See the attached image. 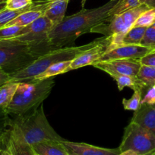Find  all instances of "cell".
<instances>
[{"instance_id":"6da1fadb","label":"cell","mask_w":155,"mask_h":155,"mask_svg":"<svg viewBox=\"0 0 155 155\" xmlns=\"http://www.w3.org/2000/svg\"><path fill=\"white\" fill-rule=\"evenodd\" d=\"M117 0H110L103 5L91 9L82 8L80 12L65 17L63 21L54 26L45 43L46 52L56 48L71 46L74 41L91 29L106 21Z\"/></svg>"},{"instance_id":"7a4b0ae2","label":"cell","mask_w":155,"mask_h":155,"mask_svg":"<svg viewBox=\"0 0 155 155\" xmlns=\"http://www.w3.org/2000/svg\"><path fill=\"white\" fill-rule=\"evenodd\" d=\"M54 86L53 77L20 81L13 99L5 109L6 114L20 116L36 108L48 98Z\"/></svg>"},{"instance_id":"3957f363","label":"cell","mask_w":155,"mask_h":155,"mask_svg":"<svg viewBox=\"0 0 155 155\" xmlns=\"http://www.w3.org/2000/svg\"><path fill=\"white\" fill-rule=\"evenodd\" d=\"M100 38L95 39L90 43L81 46H68L51 50L43 54L28 64L21 68L16 72L10 74V80L12 81H24L34 79L40 74L43 73L52 64L63 61L73 60L76 56L80 54L85 50L97 44Z\"/></svg>"},{"instance_id":"277c9868","label":"cell","mask_w":155,"mask_h":155,"mask_svg":"<svg viewBox=\"0 0 155 155\" xmlns=\"http://www.w3.org/2000/svg\"><path fill=\"white\" fill-rule=\"evenodd\" d=\"M19 130L26 142L32 145L43 141H62V139L52 127L43 110V105L10 120Z\"/></svg>"},{"instance_id":"5b68a950","label":"cell","mask_w":155,"mask_h":155,"mask_svg":"<svg viewBox=\"0 0 155 155\" xmlns=\"http://www.w3.org/2000/svg\"><path fill=\"white\" fill-rule=\"evenodd\" d=\"M39 47L16 39H0V68L16 72L41 55Z\"/></svg>"},{"instance_id":"8992f818","label":"cell","mask_w":155,"mask_h":155,"mask_svg":"<svg viewBox=\"0 0 155 155\" xmlns=\"http://www.w3.org/2000/svg\"><path fill=\"white\" fill-rule=\"evenodd\" d=\"M118 148L120 152L132 150L138 155H144L155 150V136L131 121L125 128L122 140Z\"/></svg>"},{"instance_id":"52a82bcc","label":"cell","mask_w":155,"mask_h":155,"mask_svg":"<svg viewBox=\"0 0 155 155\" xmlns=\"http://www.w3.org/2000/svg\"><path fill=\"white\" fill-rule=\"evenodd\" d=\"M27 27V31L25 34L14 39L36 45L40 48L42 54L46 53L45 43L49 33L54 27V24L43 15Z\"/></svg>"},{"instance_id":"ba28073f","label":"cell","mask_w":155,"mask_h":155,"mask_svg":"<svg viewBox=\"0 0 155 155\" xmlns=\"http://www.w3.org/2000/svg\"><path fill=\"white\" fill-rule=\"evenodd\" d=\"M5 129L0 134V148L8 150L12 155H35L33 147L25 142L17 127L8 120Z\"/></svg>"},{"instance_id":"9c48e42d","label":"cell","mask_w":155,"mask_h":155,"mask_svg":"<svg viewBox=\"0 0 155 155\" xmlns=\"http://www.w3.org/2000/svg\"><path fill=\"white\" fill-rule=\"evenodd\" d=\"M109 44H110L109 36H103L100 38L98 43L85 50L84 51L76 56L73 60H71V64L66 69L65 73L88 65H92L93 64L100 60L103 54L109 49Z\"/></svg>"},{"instance_id":"30bf717a","label":"cell","mask_w":155,"mask_h":155,"mask_svg":"<svg viewBox=\"0 0 155 155\" xmlns=\"http://www.w3.org/2000/svg\"><path fill=\"white\" fill-rule=\"evenodd\" d=\"M93 67L104 71L109 76L129 75L137 76L141 64L139 60L134 59H115L109 61H100L92 64Z\"/></svg>"},{"instance_id":"8fae6325","label":"cell","mask_w":155,"mask_h":155,"mask_svg":"<svg viewBox=\"0 0 155 155\" xmlns=\"http://www.w3.org/2000/svg\"><path fill=\"white\" fill-rule=\"evenodd\" d=\"M153 51L151 48H147L141 45H122L109 49L103 54L100 61L115 60V59H134L139 60L150 51Z\"/></svg>"},{"instance_id":"7c38bea8","label":"cell","mask_w":155,"mask_h":155,"mask_svg":"<svg viewBox=\"0 0 155 155\" xmlns=\"http://www.w3.org/2000/svg\"><path fill=\"white\" fill-rule=\"evenodd\" d=\"M70 155H117L120 153L119 148H100L83 142H70L63 139L61 141Z\"/></svg>"},{"instance_id":"4fadbf2b","label":"cell","mask_w":155,"mask_h":155,"mask_svg":"<svg viewBox=\"0 0 155 155\" xmlns=\"http://www.w3.org/2000/svg\"><path fill=\"white\" fill-rule=\"evenodd\" d=\"M131 121L155 136V104H141L139 108L135 111Z\"/></svg>"},{"instance_id":"5bb4252c","label":"cell","mask_w":155,"mask_h":155,"mask_svg":"<svg viewBox=\"0 0 155 155\" xmlns=\"http://www.w3.org/2000/svg\"><path fill=\"white\" fill-rule=\"evenodd\" d=\"M70 0H52L44 12V15L54 24L62 22L65 17L68 4Z\"/></svg>"},{"instance_id":"9a60e30c","label":"cell","mask_w":155,"mask_h":155,"mask_svg":"<svg viewBox=\"0 0 155 155\" xmlns=\"http://www.w3.org/2000/svg\"><path fill=\"white\" fill-rule=\"evenodd\" d=\"M32 147L35 153L40 155H70L61 141H43Z\"/></svg>"},{"instance_id":"2e32d148","label":"cell","mask_w":155,"mask_h":155,"mask_svg":"<svg viewBox=\"0 0 155 155\" xmlns=\"http://www.w3.org/2000/svg\"><path fill=\"white\" fill-rule=\"evenodd\" d=\"M111 77L115 80L116 82L117 86L119 91H122L125 87H129L133 89L134 91H142L147 86L144 85L141 80L138 79L137 76H129V75H112Z\"/></svg>"},{"instance_id":"e0dca14e","label":"cell","mask_w":155,"mask_h":155,"mask_svg":"<svg viewBox=\"0 0 155 155\" xmlns=\"http://www.w3.org/2000/svg\"><path fill=\"white\" fill-rule=\"evenodd\" d=\"M18 84L19 82L9 80L0 86V108L2 109L5 112L13 99Z\"/></svg>"},{"instance_id":"ac0fdd59","label":"cell","mask_w":155,"mask_h":155,"mask_svg":"<svg viewBox=\"0 0 155 155\" xmlns=\"http://www.w3.org/2000/svg\"><path fill=\"white\" fill-rule=\"evenodd\" d=\"M71 60L69 61H59L57 63H55L52 64L51 66L49 67L43 73L40 74L34 79L30 80H45V79L51 78V77H54L56 76L59 75V74H65V71L68 66L71 64Z\"/></svg>"},{"instance_id":"d6986e66","label":"cell","mask_w":155,"mask_h":155,"mask_svg":"<svg viewBox=\"0 0 155 155\" xmlns=\"http://www.w3.org/2000/svg\"><path fill=\"white\" fill-rule=\"evenodd\" d=\"M146 27H132L125 34L122 39V44H125V45H140Z\"/></svg>"},{"instance_id":"ffe728a7","label":"cell","mask_w":155,"mask_h":155,"mask_svg":"<svg viewBox=\"0 0 155 155\" xmlns=\"http://www.w3.org/2000/svg\"><path fill=\"white\" fill-rule=\"evenodd\" d=\"M27 31V27L20 26H6L0 28V39H14L15 38L25 34Z\"/></svg>"},{"instance_id":"44dd1931","label":"cell","mask_w":155,"mask_h":155,"mask_svg":"<svg viewBox=\"0 0 155 155\" xmlns=\"http://www.w3.org/2000/svg\"><path fill=\"white\" fill-rule=\"evenodd\" d=\"M141 4H142L141 0H117L116 3L109 11V17L118 15L125 11L140 5Z\"/></svg>"},{"instance_id":"7402d4cb","label":"cell","mask_w":155,"mask_h":155,"mask_svg":"<svg viewBox=\"0 0 155 155\" xmlns=\"http://www.w3.org/2000/svg\"><path fill=\"white\" fill-rule=\"evenodd\" d=\"M137 77L146 86L155 85V68L141 64Z\"/></svg>"},{"instance_id":"603a6c76","label":"cell","mask_w":155,"mask_h":155,"mask_svg":"<svg viewBox=\"0 0 155 155\" xmlns=\"http://www.w3.org/2000/svg\"><path fill=\"white\" fill-rule=\"evenodd\" d=\"M155 24V8H150L140 15L134 27H148Z\"/></svg>"},{"instance_id":"cb8c5ba5","label":"cell","mask_w":155,"mask_h":155,"mask_svg":"<svg viewBox=\"0 0 155 155\" xmlns=\"http://www.w3.org/2000/svg\"><path fill=\"white\" fill-rule=\"evenodd\" d=\"M33 1H34V0H33ZM33 3H32L31 5H30L29 6H27V8H25L21 9V10L12 11L4 8L3 10L0 11V28L5 27L10 21H12V20L15 19V18H17V17L19 15H21L22 12H25L26 10L30 8L32 6V5H33Z\"/></svg>"},{"instance_id":"d4e9b609","label":"cell","mask_w":155,"mask_h":155,"mask_svg":"<svg viewBox=\"0 0 155 155\" xmlns=\"http://www.w3.org/2000/svg\"><path fill=\"white\" fill-rule=\"evenodd\" d=\"M141 98H142V91H134L132 96L129 99L123 98L122 105L125 110H135L139 108L141 105Z\"/></svg>"},{"instance_id":"484cf974","label":"cell","mask_w":155,"mask_h":155,"mask_svg":"<svg viewBox=\"0 0 155 155\" xmlns=\"http://www.w3.org/2000/svg\"><path fill=\"white\" fill-rule=\"evenodd\" d=\"M140 45L155 50V24L146 28Z\"/></svg>"},{"instance_id":"4316f807","label":"cell","mask_w":155,"mask_h":155,"mask_svg":"<svg viewBox=\"0 0 155 155\" xmlns=\"http://www.w3.org/2000/svg\"><path fill=\"white\" fill-rule=\"evenodd\" d=\"M33 0H6L5 8L9 10H21L31 5Z\"/></svg>"},{"instance_id":"83f0119b","label":"cell","mask_w":155,"mask_h":155,"mask_svg":"<svg viewBox=\"0 0 155 155\" xmlns=\"http://www.w3.org/2000/svg\"><path fill=\"white\" fill-rule=\"evenodd\" d=\"M155 104V85L147 86L142 92L141 104Z\"/></svg>"},{"instance_id":"f1b7e54d","label":"cell","mask_w":155,"mask_h":155,"mask_svg":"<svg viewBox=\"0 0 155 155\" xmlns=\"http://www.w3.org/2000/svg\"><path fill=\"white\" fill-rule=\"evenodd\" d=\"M139 61L143 65L155 68V50L150 51L141 59H139Z\"/></svg>"},{"instance_id":"f546056e","label":"cell","mask_w":155,"mask_h":155,"mask_svg":"<svg viewBox=\"0 0 155 155\" xmlns=\"http://www.w3.org/2000/svg\"><path fill=\"white\" fill-rule=\"evenodd\" d=\"M10 80V74L0 68V86Z\"/></svg>"},{"instance_id":"4dcf8cb0","label":"cell","mask_w":155,"mask_h":155,"mask_svg":"<svg viewBox=\"0 0 155 155\" xmlns=\"http://www.w3.org/2000/svg\"><path fill=\"white\" fill-rule=\"evenodd\" d=\"M142 4H145L149 8H155V0H141Z\"/></svg>"},{"instance_id":"1f68e13d","label":"cell","mask_w":155,"mask_h":155,"mask_svg":"<svg viewBox=\"0 0 155 155\" xmlns=\"http://www.w3.org/2000/svg\"><path fill=\"white\" fill-rule=\"evenodd\" d=\"M117 155H138L135 152H134L132 150H127V151H122V152H120L119 154Z\"/></svg>"},{"instance_id":"d6a6232c","label":"cell","mask_w":155,"mask_h":155,"mask_svg":"<svg viewBox=\"0 0 155 155\" xmlns=\"http://www.w3.org/2000/svg\"><path fill=\"white\" fill-rule=\"evenodd\" d=\"M8 115L6 114L5 112L2 110V109L0 108V121L2 120H5V118L7 117Z\"/></svg>"},{"instance_id":"836d02e7","label":"cell","mask_w":155,"mask_h":155,"mask_svg":"<svg viewBox=\"0 0 155 155\" xmlns=\"http://www.w3.org/2000/svg\"><path fill=\"white\" fill-rule=\"evenodd\" d=\"M0 155H12L8 150L3 148H0Z\"/></svg>"},{"instance_id":"e575fe53","label":"cell","mask_w":155,"mask_h":155,"mask_svg":"<svg viewBox=\"0 0 155 155\" xmlns=\"http://www.w3.org/2000/svg\"><path fill=\"white\" fill-rule=\"evenodd\" d=\"M5 8V2H0V11Z\"/></svg>"},{"instance_id":"d590c367","label":"cell","mask_w":155,"mask_h":155,"mask_svg":"<svg viewBox=\"0 0 155 155\" xmlns=\"http://www.w3.org/2000/svg\"><path fill=\"white\" fill-rule=\"evenodd\" d=\"M144 155H155V150H154V151H151V152L147 153V154H144Z\"/></svg>"},{"instance_id":"8d00e7d4","label":"cell","mask_w":155,"mask_h":155,"mask_svg":"<svg viewBox=\"0 0 155 155\" xmlns=\"http://www.w3.org/2000/svg\"><path fill=\"white\" fill-rule=\"evenodd\" d=\"M85 1H86V0H82V5H84V4Z\"/></svg>"},{"instance_id":"74e56055","label":"cell","mask_w":155,"mask_h":155,"mask_svg":"<svg viewBox=\"0 0 155 155\" xmlns=\"http://www.w3.org/2000/svg\"><path fill=\"white\" fill-rule=\"evenodd\" d=\"M6 0H0V2H5Z\"/></svg>"},{"instance_id":"f35d334b","label":"cell","mask_w":155,"mask_h":155,"mask_svg":"<svg viewBox=\"0 0 155 155\" xmlns=\"http://www.w3.org/2000/svg\"><path fill=\"white\" fill-rule=\"evenodd\" d=\"M35 155H40V154H36V153H35Z\"/></svg>"}]
</instances>
